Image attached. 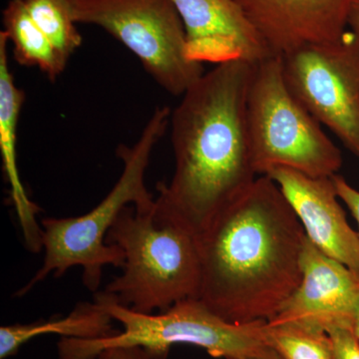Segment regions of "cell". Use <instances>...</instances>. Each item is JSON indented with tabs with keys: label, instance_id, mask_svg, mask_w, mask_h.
<instances>
[{
	"label": "cell",
	"instance_id": "1",
	"mask_svg": "<svg viewBox=\"0 0 359 359\" xmlns=\"http://www.w3.org/2000/svg\"><path fill=\"white\" fill-rule=\"evenodd\" d=\"M304 240L280 187L257 177L199 235V299L231 323L273 320L301 283Z\"/></svg>",
	"mask_w": 359,
	"mask_h": 359
},
{
	"label": "cell",
	"instance_id": "2",
	"mask_svg": "<svg viewBox=\"0 0 359 359\" xmlns=\"http://www.w3.org/2000/svg\"><path fill=\"white\" fill-rule=\"evenodd\" d=\"M254 67L242 60L216 65L172 111L175 172L158 185L155 210L198 235L257 178L247 120Z\"/></svg>",
	"mask_w": 359,
	"mask_h": 359
},
{
	"label": "cell",
	"instance_id": "3",
	"mask_svg": "<svg viewBox=\"0 0 359 359\" xmlns=\"http://www.w3.org/2000/svg\"><path fill=\"white\" fill-rule=\"evenodd\" d=\"M171 113L169 107H158L133 147L118 148V157L123 162L121 176L91 211L82 216L40 221L43 264L16 297H23L48 276L60 278L73 266L82 269L85 287L96 292L105 266L122 268L123 250L107 244L106 238L125 208L134 205L137 211L146 212L155 207L154 197L146 188L145 174L155 146L169 127Z\"/></svg>",
	"mask_w": 359,
	"mask_h": 359
},
{
	"label": "cell",
	"instance_id": "4",
	"mask_svg": "<svg viewBox=\"0 0 359 359\" xmlns=\"http://www.w3.org/2000/svg\"><path fill=\"white\" fill-rule=\"evenodd\" d=\"M124 254L122 275L104 292L137 313L166 311L177 302L199 299V235L186 224L156 212L125 208L106 238Z\"/></svg>",
	"mask_w": 359,
	"mask_h": 359
},
{
	"label": "cell",
	"instance_id": "5",
	"mask_svg": "<svg viewBox=\"0 0 359 359\" xmlns=\"http://www.w3.org/2000/svg\"><path fill=\"white\" fill-rule=\"evenodd\" d=\"M94 302L123 330L104 339H61L59 359H97L104 349L140 346L152 359H167L174 346L204 348L214 358L230 359L257 353L268 347L264 323H231L219 318L199 299L177 302L166 311L137 313L116 301L106 292H97Z\"/></svg>",
	"mask_w": 359,
	"mask_h": 359
},
{
	"label": "cell",
	"instance_id": "6",
	"mask_svg": "<svg viewBox=\"0 0 359 359\" xmlns=\"http://www.w3.org/2000/svg\"><path fill=\"white\" fill-rule=\"evenodd\" d=\"M247 120L259 176L283 167L314 178H330L342 166L339 148L287 88L280 56L255 65Z\"/></svg>",
	"mask_w": 359,
	"mask_h": 359
},
{
	"label": "cell",
	"instance_id": "7",
	"mask_svg": "<svg viewBox=\"0 0 359 359\" xmlns=\"http://www.w3.org/2000/svg\"><path fill=\"white\" fill-rule=\"evenodd\" d=\"M76 23L103 28L140 60L153 79L182 96L203 74L187 57L185 29L171 0H67Z\"/></svg>",
	"mask_w": 359,
	"mask_h": 359
},
{
	"label": "cell",
	"instance_id": "8",
	"mask_svg": "<svg viewBox=\"0 0 359 359\" xmlns=\"http://www.w3.org/2000/svg\"><path fill=\"white\" fill-rule=\"evenodd\" d=\"M287 88L359 159V39L306 45L280 56Z\"/></svg>",
	"mask_w": 359,
	"mask_h": 359
},
{
	"label": "cell",
	"instance_id": "9",
	"mask_svg": "<svg viewBox=\"0 0 359 359\" xmlns=\"http://www.w3.org/2000/svg\"><path fill=\"white\" fill-rule=\"evenodd\" d=\"M299 287L269 321H294L327 330L353 327L359 309V273L320 252L306 236Z\"/></svg>",
	"mask_w": 359,
	"mask_h": 359
},
{
	"label": "cell",
	"instance_id": "10",
	"mask_svg": "<svg viewBox=\"0 0 359 359\" xmlns=\"http://www.w3.org/2000/svg\"><path fill=\"white\" fill-rule=\"evenodd\" d=\"M185 29L187 57L222 65H257L273 56L236 0H171Z\"/></svg>",
	"mask_w": 359,
	"mask_h": 359
},
{
	"label": "cell",
	"instance_id": "11",
	"mask_svg": "<svg viewBox=\"0 0 359 359\" xmlns=\"http://www.w3.org/2000/svg\"><path fill=\"white\" fill-rule=\"evenodd\" d=\"M276 182L309 242L327 256L359 273V237L347 222L332 177L314 178L289 168L264 175Z\"/></svg>",
	"mask_w": 359,
	"mask_h": 359
},
{
	"label": "cell",
	"instance_id": "12",
	"mask_svg": "<svg viewBox=\"0 0 359 359\" xmlns=\"http://www.w3.org/2000/svg\"><path fill=\"white\" fill-rule=\"evenodd\" d=\"M273 56L339 39L353 0H236Z\"/></svg>",
	"mask_w": 359,
	"mask_h": 359
},
{
	"label": "cell",
	"instance_id": "13",
	"mask_svg": "<svg viewBox=\"0 0 359 359\" xmlns=\"http://www.w3.org/2000/svg\"><path fill=\"white\" fill-rule=\"evenodd\" d=\"M8 43V36L2 30L0 32V154L2 170L11 188V201L18 215L25 247L37 254L43 250L42 226L37 221L41 209L30 200L18 170L16 139L25 94L16 86L9 68Z\"/></svg>",
	"mask_w": 359,
	"mask_h": 359
},
{
	"label": "cell",
	"instance_id": "14",
	"mask_svg": "<svg viewBox=\"0 0 359 359\" xmlns=\"http://www.w3.org/2000/svg\"><path fill=\"white\" fill-rule=\"evenodd\" d=\"M113 321L110 314L93 302L78 304L67 316L58 320L4 325L0 327V359L15 355L21 347L41 335L83 340L111 337L119 332L113 328Z\"/></svg>",
	"mask_w": 359,
	"mask_h": 359
},
{
	"label": "cell",
	"instance_id": "15",
	"mask_svg": "<svg viewBox=\"0 0 359 359\" xmlns=\"http://www.w3.org/2000/svg\"><path fill=\"white\" fill-rule=\"evenodd\" d=\"M2 21L18 65L39 68L51 80L65 71L67 61L59 55L32 20L25 0H11L4 11Z\"/></svg>",
	"mask_w": 359,
	"mask_h": 359
},
{
	"label": "cell",
	"instance_id": "16",
	"mask_svg": "<svg viewBox=\"0 0 359 359\" xmlns=\"http://www.w3.org/2000/svg\"><path fill=\"white\" fill-rule=\"evenodd\" d=\"M266 344L283 359H334L332 341L325 330L294 323L266 321Z\"/></svg>",
	"mask_w": 359,
	"mask_h": 359
},
{
	"label": "cell",
	"instance_id": "17",
	"mask_svg": "<svg viewBox=\"0 0 359 359\" xmlns=\"http://www.w3.org/2000/svg\"><path fill=\"white\" fill-rule=\"evenodd\" d=\"M34 22L65 61L81 46L82 36L71 15L67 0H25Z\"/></svg>",
	"mask_w": 359,
	"mask_h": 359
},
{
	"label": "cell",
	"instance_id": "18",
	"mask_svg": "<svg viewBox=\"0 0 359 359\" xmlns=\"http://www.w3.org/2000/svg\"><path fill=\"white\" fill-rule=\"evenodd\" d=\"M334 359H359V340L353 327H334L327 330Z\"/></svg>",
	"mask_w": 359,
	"mask_h": 359
},
{
	"label": "cell",
	"instance_id": "19",
	"mask_svg": "<svg viewBox=\"0 0 359 359\" xmlns=\"http://www.w3.org/2000/svg\"><path fill=\"white\" fill-rule=\"evenodd\" d=\"M339 200L346 204L358 224L359 237V191L353 188L344 177L337 174L332 177Z\"/></svg>",
	"mask_w": 359,
	"mask_h": 359
},
{
	"label": "cell",
	"instance_id": "20",
	"mask_svg": "<svg viewBox=\"0 0 359 359\" xmlns=\"http://www.w3.org/2000/svg\"><path fill=\"white\" fill-rule=\"evenodd\" d=\"M97 359H152L140 346H117L104 349Z\"/></svg>",
	"mask_w": 359,
	"mask_h": 359
},
{
	"label": "cell",
	"instance_id": "21",
	"mask_svg": "<svg viewBox=\"0 0 359 359\" xmlns=\"http://www.w3.org/2000/svg\"><path fill=\"white\" fill-rule=\"evenodd\" d=\"M230 359H283L275 349L271 347H266L257 353L247 354V355L238 356Z\"/></svg>",
	"mask_w": 359,
	"mask_h": 359
},
{
	"label": "cell",
	"instance_id": "22",
	"mask_svg": "<svg viewBox=\"0 0 359 359\" xmlns=\"http://www.w3.org/2000/svg\"><path fill=\"white\" fill-rule=\"evenodd\" d=\"M348 29L359 39V0H353L348 15Z\"/></svg>",
	"mask_w": 359,
	"mask_h": 359
},
{
	"label": "cell",
	"instance_id": "23",
	"mask_svg": "<svg viewBox=\"0 0 359 359\" xmlns=\"http://www.w3.org/2000/svg\"><path fill=\"white\" fill-rule=\"evenodd\" d=\"M353 330L354 334H355L356 337H358V339L359 340V309L358 311V314H356L355 316V320H354Z\"/></svg>",
	"mask_w": 359,
	"mask_h": 359
}]
</instances>
